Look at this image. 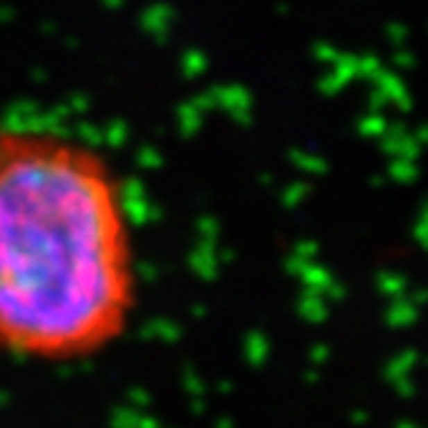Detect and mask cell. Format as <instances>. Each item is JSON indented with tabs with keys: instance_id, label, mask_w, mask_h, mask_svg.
Returning <instances> with one entry per match:
<instances>
[{
	"instance_id": "obj_1",
	"label": "cell",
	"mask_w": 428,
	"mask_h": 428,
	"mask_svg": "<svg viewBox=\"0 0 428 428\" xmlns=\"http://www.w3.org/2000/svg\"><path fill=\"white\" fill-rule=\"evenodd\" d=\"M137 307L124 186L99 150L46 129H0V356L80 361Z\"/></svg>"
}]
</instances>
